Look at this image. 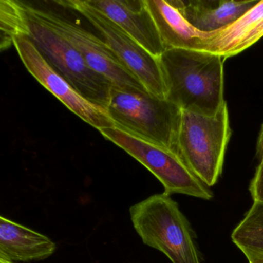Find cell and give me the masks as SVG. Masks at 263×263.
Returning a JSON list of instances; mask_svg holds the SVG:
<instances>
[{"label": "cell", "mask_w": 263, "mask_h": 263, "mask_svg": "<svg viewBox=\"0 0 263 263\" xmlns=\"http://www.w3.org/2000/svg\"><path fill=\"white\" fill-rule=\"evenodd\" d=\"M159 61L166 100L181 110L211 117L226 104L224 60L219 55L203 50L167 49Z\"/></svg>", "instance_id": "6da1fadb"}, {"label": "cell", "mask_w": 263, "mask_h": 263, "mask_svg": "<svg viewBox=\"0 0 263 263\" xmlns=\"http://www.w3.org/2000/svg\"><path fill=\"white\" fill-rule=\"evenodd\" d=\"M115 127L179 155L182 110L147 90L112 86L106 107Z\"/></svg>", "instance_id": "7a4b0ae2"}, {"label": "cell", "mask_w": 263, "mask_h": 263, "mask_svg": "<svg viewBox=\"0 0 263 263\" xmlns=\"http://www.w3.org/2000/svg\"><path fill=\"white\" fill-rule=\"evenodd\" d=\"M129 211L144 245L162 252L172 263H201L189 221L170 195H152Z\"/></svg>", "instance_id": "3957f363"}, {"label": "cell", "mask_w": 263, "mask_h": 263, "mask_svg": "<svg viewBox=\"0 0 263 263\" xmlns=\"http://www.w3.org/2000/svg\"><path fill=\"white\" fill-rule=\"evenodd\" d=\"M231 133L227 103L214 116L182 110L179 155L207 187L216 184L221 175Z\"/></svg>", "instance_id": "277c9868"}, {"label": "cell", "mask_w": 263, "mask_h": 263, "mask_svg": "<svg viewBox=\"0 0 263 263\" xmlns=\"http://www.w3.org/2000/svg\"><path fill=\"white\" fill-rule=\"evenodd\" d=\"M101 135L148 169L163 184L164 193H178L201 199L212 192L190 170L181 157L166 147L130 135L116 127L99 130Z\"/></svg>", "instance_id": "5b68a950"}, {"label": "cell", "mask_w": 263, "mask_h": 263, "mask_svg": "<svg viewBox=\"0 0 263 263\" xmlns=\"http://www.w3.org/2000/svg\"><path fill=\"white\" fill-rule=\"evenodd\" d=\"M28 17L29 38L46 61L80 95L90 102L106 109L113 84L93 70L68 41Z\"/></svg>", "instance_id": "8992f818"}, {"label": "cell", "mask_w": 263, "mask_h": 263, "mask_svg": "<svg viewBox=\"0 0 263 263\" xmlns=\"http://www.w3.org/2000/svg\"><path fill=\"white\" fill-rule=\"evenodd\" d=\"M24 4L31 19L68 41L93 70L107 78L113 85L147 90L105 41L53 10Z\"/></svg>", "instance_id": "52a82bcc"}, {"label": "cell", "mask_w": 263, "mask_h": 263, "mask_svg": "<svg viewBox=\"0 0 263 263\" xmlns=\"http://www.w3.org/2000/svg\"><path fill=\"white\" fill-rule=\"evenodd\" d=\"M55 4L82 15L100 32L106 44L146 90L158 98L166 99L165 85L158 58L152 56L88 0H61Z\"/></svg>", "instance_id": "ba28073f"}, {"label": "cell", "mask_w": 263, "mask_h": 263, "mask_svg": "<svg viewBox=\"0 0 263 263\" xmlns=\"http://www.w3.org/2000/svg\"><path fill=\"white\" fill-rule=\"evenodd\" d=\"M13 46L29 73L70 111L98 130L115 127L106 109L90 102L80 95L46 61L30 38H16Z\"/></svg>", "instance_id": "9c48e42d"}, {"label": "cell", "mask_w": 263, "mask_h": 263, "mask_svg": "<svg viewBox=\"0 0 263 263\" xmlns=\"http://www.w3.org/2000/svg\"><path fill=\"white\" fill-rule=\"evenodd\" d=\"M95 8L159 59L166 50L145 0H88Z\"/></svg>", "instance_id": "30bf717a"}, {"label": "cell", "mask_w": 263, "mask_h": 263, "mask_svg": "<svg viewBox=\"0 0 263 263\" xmlns=\"http://www.w3.org/2000/svg\"><path fill=\"white\" fill-rule=\"evenodd\" d=\"M263 37V0L232 24L206 33L205 51L223 59L235 56Z\"/></svg>", "instance_id": "8fae6325"}, {"label": "cell", "mask_w": 263, "mask_h": 263, "mask_svg": "<svg viewBox=\"0 0 263 263\" xmlns=\"http://www.w3.org/2000/svg\"><path fill=\"white\" fill-rule=\"evenodd\" d=\"M186 21L203 33L216 31L233 23L255 7L258 1L170 0Z\"/></svg>", "instance_id": "7c38bea8"}, {"label": "cell", "mask_w": 263, "mask_h": 263, "mask_svg": "<svg viewBox=\"0 0 263 263\" xmlns=\"http://www.w3.org/2000/svg\"><path fill=\"white\" fill-rule=\"evenodd\" d=\"M163 44L167 49L205 51L206 33L192 27L171 1L145 0Z\"/></svg>", "instance_id": "4fadbf2b"}, {"label": "cell", "mask_w": 263, "mask_h": 263, "mask_svg": "<svg viewBox=\"0 0 263 263\" xmlns=\"http://www.w3.org/2000/svg\"><path fill=\"white\" fill-rule=\"evenodd\" d=\"M56 249V244L46 235L0 217V258L24 262L39 261L53 255Z\"/></svg>", "instance_id": "5bb4252c"}, {"label": "cell", "mask_w": 263, "mask_h": 263, "mask_svg": "<svg viewBox=\"0 0 263 263\" xmlns=\"http://www.w3.org/2000/svg\"><path fill=\"white\" fill-rule=\"evenodd\" d=\"M234 244L245 255L263 256V204L253 202L232 233Z\"/></svg>", "instance_id": "9a60e30c"}, {"label": "cell", "mask_w": 263, "mask_h": 263, "mask_svg": "<svg viewBox=\"0 0 263 263\" xmlns=\"http://www.w3.org/2000/svg\"><path fill=\"white\" fill-rule=\"evenodd\" d=\"M1 24V50H7L13 45L14 40L30 36L29 17L24 2L14 0L0 1Z\"/></svg>", "instance_id": "2e32d148"}, {"label": "cell", "mask_w": 263, "mask_h": 263, "mask_svg": "<svg viewBox=\"0 0 263 263\" xmlns=\"http://www.w3.org/2000/svg\"><path fill=\"white\" fill-rule=\"evenodd\" d=\"M250 192L254 202L263 204V162L260 163L250 185Z\"/></svg>", "instance_id": "e0dca14e"}, {"label": "cell", "mask_w": 263, "mask_h": 263, "mask_svg": "<svg viewBox=\"0 0 263 263\" xmlns=\"http://www.w3.org/2000/svg\"><path fill=\"white\" fill-rule=\"evenodd\" d=\"M257 156L259 159L260 163L263 162V124L260 130L258 143H257Z\"/></svg>", "instance_id": "ac0fdd59"}, {"label": "cell", "mask_w": 263, "mask_h": 263, "mask_svg": "<svg viewBox=\"0 0 263 263\" xmlns=\"http://www.w3.org/2000/svg\"><path fill=\"white\" fill-rule=\"evenodd\" d=\"M249 263H263V256L256 255H246Z\"/></svg>", "instance_id": "d6986e66"}, {"label": "cell", "mask_w": 263, "mask_h": 263, "mask_svg": "<svg viewBox=\"0 0 263 263\" xmlns=\"http://www.w3.org/2000/svg\"><path fill=\"white\" fill-rule=\"evenodd\" d=\"M0 263H13V261H8V260L3 259L0 258Z\"/></svg>", "instance_id": "ffe728a7"}]
</instances>
